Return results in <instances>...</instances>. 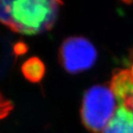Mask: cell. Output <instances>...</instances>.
<instances>
[{"mask_svg": "<svg viewBox=\"0 0 133 133\" xmlns=\"http://www.w3.org/2000/svg\"><path fill=\"white\" fill-rule=\"evenodd\" d=\"M46 72L45 65L41 59L31 57L22 66V73L25 79L33 83H38L43 79Z\"/></svg>", "mask_w": 133, "mask_h": 133, "instance_id": "8992f818", "label": "cell"}, {"mask_svg": "<svg viewBox=\"0 0 133 133\" xmlns=\"http://www.w3.org/2000/svg\"><path fill=\"white\" fill-rule=\"evenodd\" d=\"M62 0H0V22L14 32L38 35L50 30Z\"/></svg>", "mask_w": 133, "mask_h": 133, "instance_id": "6da1fadb", "label": "cell"}, {"mask_svg": "<svg viewBox=\"0 0 133 133\" xmlns=\"http://www.w3.org/2000/svg\"><path fill=\"white\" fill-rule=\"evenodd\" d=\"M97 53L89 41L83 37H70L59 50V60L67 72L76 73L89 69L94 65Z\"/></svg>", "mask_w": 133, "mask_h": 133, "instance_id": "3957f363", "label": "cell"}, {"mask_svg": "<svg viewBox=\"0 0 133 133\" xmlns=\"http://www.w3.org/2000/svg\"><path fill=\"white\" fill-rule=\"evenodd\" d=\"M28 50V48H27V45L24 43V42H17L15 46H14V52L16 55H23L27 52Z\"/></svg>", "mask_w": 133, "mask_h": 133, "instance_id": "ba28073f", "label": "cell"}, {"mask_svg": "<svg viewBox=\"0 0 133 133\" xmlns=\"http://www.w3.org/2000/svg\"><path fill=\"white\" fill-rule=\"evenodd\" d=\"M13 108L12 103L5 99L0 92V119L5 118Z\"/></svg>", "mask_w": 133, "mask_h": 133, "instance_id": "52a82bcc", "label": "cell"}, {"mask_svg": "<svg viewBox=\"0 0 133 133\" xmlns=\"http://www.w3.org/2000/svg\"><path fill=\"white\" fill-rule=\"evenodd\" d=\"M102 133H133V111L119 106Z\"/></svg>", "mask_w": 133, "mask_h": 133, "instance_id": "5b68a950", "label": "cell"}, {"mask_svg": "<svg viewBox=\"0 0 133 133\" xmlns=\"http://www.w3.org/2000/svg\"><path fill=\"white\" fill-rule=\"evenodd\" d=\"M110 88L120 106L133 111V74L131 69L115 71Z\"/></svg>", "mask_w": 133, "mask_h": 133, "instance_id": "277c9868", "label": "cell"}, {"mask_svg": "<svg viewBox=\"0 0 133 133\" xmlns=\"http://www.w3.org/2000/svg\"><path fill=\"white\" fill-rule=\"evenodd\" d=\"M116 107L114 95L106 86H94L85 92L81 107V118L91 133H100L112 118Z\"/></svg>", "mask_w": 133, "mask_h": 133, "instance_id": "7a4b0ae2", "label": "cell"}]
</instances>
